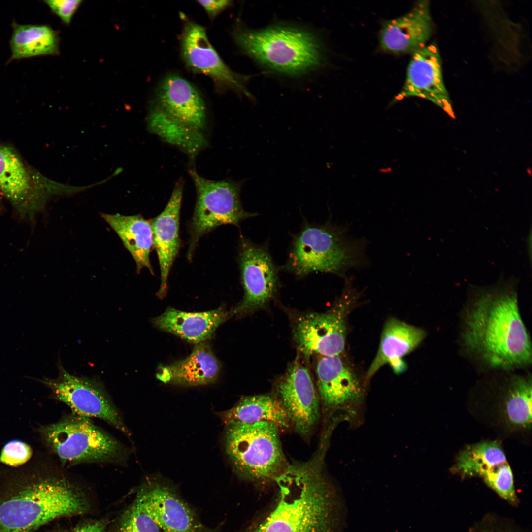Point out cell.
<instances>
[{"label":"cell","instance_id":"obj_24","mask_svg":"<svg viewBox=\"0 0 532 532\" xmlns=\"http://www.w3.org/2000/svg\"><path fill=\"white\" fill-rule=\"evenodd\" d=\"M220 368L210 347L201 342L185 359L161 367L156 377L164 383L186 386L205 385L216 380Z\"/></svg>","mask_w":532,"mask_h":532},{"label":"cell","instance_id":"obj_19","mask_svg":"<svg viewBox=\"0 0 532 532\" xmlns=\"http://www.w3.org/2000/svg\"><path fill=\"white\" fill-rule=\"evenodd\" d=\"M408 96L428 99L449 114L452 113L443 80L440 55L435 44L426 45L412 54L404 85L397 99Z\"/></svg>","mask_w":532,"mask_h":532},{"label":"cell","instance_id":"obj_32","mask_svg":"<svg viewBox=\"0 0 532 532\" xmlns=\"http://www.w3.org/2000/svg\"><path fill=\"white\" fill-rule=\"evenodd\" d=\"M471 532H525L499 518L488 515L473 528Z\"/></svg>","mask_w":532,"mask_h":532},{"label":"cell","instance_id":"obj_14","mask_svg":"<svg viewBox=\"0 0 532 532\" xmlns=\"http://www.w3.org/2000/svg\"><path fill=\"white\" fill-rule=\"evenodd\" d=\"M135 498L163 532H219L203 523L176 490L158 478L146 480Z\"/></svg>","mask_w":532,"mask_h":532},{"label":"cell","instance_id":"obj_28","mask_svg":"<svg viewBox=\"0 0 532 532\" xmlns=\"http://www.w3.org/2000/svg\"><path fill=\"white\" fill-rule=\"evenodd\" d=\"M9 61L33 57L55 55L59 51L57 32L43 24L12 23Z\"/></svg>","mask_w":532,"mask_h":532},{"label":"cell","instance_id":"obj_5","mask_svg":"<svg viewBox=\"0 0 532 532\" xmlns=\"http://www.w3.org/2000/svg\"><path fill=\"white\" fill-rule=\"evenodd\" d=\"M207 112L196 88L175 74L160 83L147 119L149 131L194 157L208 144Z\"/></svg>","mask_w":532,"mask_h":532},{"label":"cell","instance_id":"obj_9","mask_svg":"<svg viewBox=\"0 0 532 532\" xmlns=\"http://www.w3.org/2000/svg\"><path fill=\"white\" fill-rule=\"evenodd\" d=\"M83 190L47 178L28 166L13 147L0 143V192L23 218L32 220L52 197Z\"/></svg>","mask_w":532,"mask_h":532},{"label":"cell","instance_id":"obj_16","mask_svg":"<svg viewBox=\"0 0 532 532\" xmlns=\"http://www.w3.org/2000/svg\"><path fill=\"white\" fill-rule=\"evenodd\" d=\"M238 260L244 296L231 311L232 315L264 306L272 299L279 285L277 267L264 245L241 237Z\"/></svg>","mask_w":532,"mask_h":532},{"label":"cell","instance_id":"obj_30","mask_svg":"<svg viewBox=\"0 0 532 532\" xmlns=\"http://www.w3.org/2000/svg\"><path fill=\"white\" fill-rule=\"evenodd\" d=\"M32 454V449L27 444L19 440H12L3 447L0 455V463L18 466L27 462Z\"/></svg>","mask_w":532,"mask_h":532},{"label":"cell","instance_id":"obj_18","mask_svg":"<svg viewBox=\"0 0 532 532\" xmlns=\"http://www.w3.org/2000/svg\"><path fill=\"white\" fill-rule=\"evenodd\" d=\"M276 399L287 413L292 427L307 437L320 418L319 396L307 369L295 360L276 386Z\"/></svg>","mask_w":532,"mask_h":532},{"label":"cell","instance_id":"obj_21","mask_svg":"<svg viewBox=\"0 0 532 532\" xmlns=\"http://www.w3.org/2000/svg\"><path fill=\"white\" fill-rule=\"evenodd\" d=\"M432 32L428 0H420L411 10L387 21L380 33L382 49L394 53L413 54L426 45Z\"/></svg>","mask_w":532,"mask_h":532},{"label":"cell","instance_id":"obj_27","mask_svg":"<svg viewBox=\"0 0 532 532\" xmlns=\"http://www.w3.org/2000/svg\"><path fill=\"white\" fill-rule=\"evenodd\" d=\"M220 417L226 424L240 423L251 424L267 422L279 429L292 427L286 411L276 399L270 395L244 397L232 408L220 413Z\"/></svg>","mask_w":532,"mask_h":532},{"label":"cell","instance_id":"obj_34","mask_svg":"<svg viewBox=\"0 0 532 532\" xmlns=\"http://www.w3.org/2000/svg\"><path fill=\"white\" fill-rule=\"evenodd\" d=\"M106 524L103 521L89 522L69 529L53 532H105Z\"/></svg>","mask_w":532,"mask_h":532},{"label":"cell","instance_id":"obj_22","mask_svg":"<svg viewBox=\"0 0 532 532\" xmlns=\"http://www.w3.org/2000/svg\"><path fill=\"white\" fill-rule=\"evenodd\" d=\"M182 195V185L177 184L163 211L150 221L153 246L157 254L160 269L161 283L157 296L161 299L167 292L169 274L180 247L179 217Z\"/></svg>","mask_w":532,"mask_h":532},{"label":"cell","instance_id":"obj_17","mask_svg":"<svg viewBox=\"0 0 532 532\" xmlns=\"http://www.w3.org/2000/svg\"><path fill=\"white\" fill-rule=\"evenodd\" d=\"M180 47L182 60L193 71L209 77L221 89L235 91L251 98L246 88L247 78L232 70L223 62L209 42L203 27L186 22Z\"/></svg>","mask_w":532,"mask_h":532},{"label":"cell","instance_id":"obj_1","mask_svg":"<svg viewBox=\"0 0 532 532\" xmlns=\"http://www.w3.org/2000/svg\"><path fill=\"white\" fill-rule=\"evenodd\" d=\"M516 279L474 287L466 313V348L491 368L509 370L532 362L531 342L519 312Z\"/></svg>","mask_w":532,"mask_h":532},{"label":"cell","instance_id":"obj_4","mask_svg":"<svg viewBox=\"0 0 532 532\" xmlns=\"http://www.w3.org/2000/svg\"><path fill=\"white\" fill-rule=\"evenodd\" d=\"M233 36L244 54L281 75L301 76L318 69L324 62L320 40L301 28L273 25L253 29L239 25Z\"/></svg>","mask_w":532,"mask_h":532},{"label":"cell","instance_id":"obj_8","mask_svg":"<svg viewBox=\"0 0 532 532\" xmlns=\"http://www.w3.org/2000/svg\"><path fill=\"white\" fill-rule=\"evenodd\" d=\"M40 432L46 445L64 465L119 463L128 456L121 443L89 418L73 413L42 426Z\"/></svg>","mask_w":532,"mask_h":532},{"label":"cell","instance_id":"obj_15","mask_svg":"<svg viewBox=\"0 0 532 532\" xmlns=\"http://www.w3.org/2000/svg\"><path fill=\"white\" fill-rule=\"evenodd\" d=\"M351 280H346L343 305L325 313H310L299 316L293 329V337L299 350L306 357L339 356L344 351L346 325L343 311L353 295Z\"/></svg>","mask_w":532,"mask_h":532},{"label":"cell","instance_id":"obj_26","mask_svg":"<svg viewBox=\"0 0 532 532\" xmlns=\"http://www.w3.org/2000/svg\"><path fill=\"white\" fill-rule=\"evenodd\" d=\"M102 218L121 238L136 265L137 272L147 268L154 274L150 260L153 235L150 221L141 215L125 216L102 213Z\"/></svg>","mask_w":532,"mask_h":532},{"label":"cell","instance_id":"obj_12","mask_svg":"<svg viewBox=\"0 0 532 532\" xmlns=\"http://www.w3.org/2000/svg\"><path fill=\"white\" fill-rule=\"evenodd\" d=\"M469 407L482 422L501 433L528 435L532 429L531 378L512 376L493 395Z\"/></svg>","mask_w":532,"mask_h":532},{"label":"cell","instance_id":"obj_6","mask_svg":"<svg viewBox=\"0 0 532 532\" xmlns=\"http://www.w3.org/2000/svg\"><path fill=\"white\" fill-rule=\"evenodd\" d=\"M343 226L305 225L294 236L284 268L298 277L315 272L343 276L367 264L366 241L348 235Z\"/></svg>","mask_w":532,"mask_h":532},{"label":"cell","instance_id":"obj_3","mask_svg":"<svg viewBox=\"0 0 532 532\" xmlns=\"http://www.w3.org/2000/svg\"><path fill=\"white\" fill-rule=\"evenodd\" d=\"M83 491L62 475H23L0 484V532H34L63 517L82 515Z\"/></svg>","mask_w":532,"mask_h":532},{"label":"cell","instance_id":"obj_11","mask_svg":"<svg viewBox=\"0 0 532 532\" xmlns=\"http://www.w3.org/2000/svg\"><path fill=\"white\" fill-rule=\"evenodd\" d=\"M56 366L58 370L56 378L34 379L51 390L52 398L66 404L73 414L89 419H100L129 434L120 413L99 379L70 374L60 359Z\"/></svg>","mask_w":532,"mask_h":532},{"label":"cell","instance_id":"obj_7","mask_svg":"<svg viewBox=\"0 0 532 532\" xmlns=\"http://www.w3.org/2000/svg\"><path fill=\"white\" fill-rule=\"evenodd\" d=\"M226 425L225 451L237 475L258 484L274 482L289 463L283 451L278 429L267 422Z\"/></svg>","mask_w":532,"mask_h":532},{"label":"cell","instance_id":"obj_25","mask_svg":"<svg viewBox=\"0 0 532 532\" xmlns=\"http://www.w3.org/2000/svg\"><path fill=\"white\" fill-rule=\"evenodd\" d=\"M426 336L421 328L396 318L386 322L381 334L379 348L367 373L372 376L383 366H391L402 361V357L417 347Z\"/></svg>","mask_w":532,"mask_h":532},{"label":"cell","instance_id":"obj_10","mask_svg":"<svg viewBox=\"0 0 532 532\" xmlns=\"http://www.w3.org/2000/svg\"><path fill=\"white\" fill-rule=\"evenodd\" d=\"M190 174L196 188L197 200L189 225L187 254L189 260L203 235L219 226H238L242 221L257 215L243 209L240 199V183L207 179L193 169L190 171Z\"/></svg>","mask_w":532,"mask_h":532},{"label":"cell","instance_id":"obj_31","mask_svg":"<svg viewBox=\"0 0 532 532\" xmlns=\"http://www.w3.org/2000/svg\"><path fill=\"white\" fill-rule=\"evenodd\" d=\"M51 11L64 23L68 25L81 4V0H50L44 1Z\"/></svg>","mask_w":532,"mask_h":532},{"label":"cell","instance_id":"obj_35","mask_svg":"<svg viewBox=\"0 0 532 532\" xmlns=\"http://www.w3.org/2000/svg\"><path fill=\"white\" fill-rule=\"evenodd\" d=\"M2 195L1 194V192H0V209H1V201H2V198L1 197H2Z\"/></svg>","mask_w":532,"mask_h":532},{"label":"cell","instance_id":"obj_29","mask_svg":"<svg viewBox=\"0 0 532 532\" xmlns=\"http://www.w3.org/2000/svg\"><path fill=\"white\" fill-rule=\"evenodd\" d=\"M161 530L135 499L119 520L116 532H161Z\"/></svg>","mask_w":532,"mask_h":532},{"label":"cell","instance_id":"obj_23","mask_svg":"<svg viewBox=\"0 0 532 532\" xmlns=\"http://www.w3.org/2000/svg\"><path fill=\"white\" fill-rule=\"evenodd\" d=\"M232 314L223 307L202 312H186L168 308L153 318L154 326L191 343H200L211 338L217 327Z\"/></svg>","mask_w":532,"mask_h":532},{"label":"cell","instance_id":"obj_2","mask_svg":"<svg viewBox=\"0 0 532 532\" xmlns=\"http://www.w3.org/2000/svg\"><path fill=\"white\" fill-rule=\"evenodd\" d=\"M313 457L289 464L275 480L271 508L243 532H342V507L324 469Z\"/></svg>","mask_w":532,"mask_h":532},{"label":"cell","instance_id":"obj_20","mask_svg":"<svg viewBox=\"0 0 532 532\" xmlns=\"http://www.w3.org/2000/svg\"><path fill=\"white\" fill-rule=\"evenodd\" d=\"M316 371L319 397L326 410L353 406L362 399L359 379L339 356H321Z\"/></svg>","mask_w":532,"mask_h":532},{"label":"cell","instance_id":"obj_33","mask_svg":"<svg viewBox=\"0 0 532 532\" xmlns=\"http://www.w3.org/2000/svg\"><path fill=\"white\" fill-rule=\"evenodd\" d=\"M197 2L211 18H215L232 4V1L228 0H198Z\"/></svg>","mask_w":532,"mask_h":532},{"label":"cell","instance_id":"obj_13","mask_svg":"<svg viewBox=\"0 0 532 532\" xmlns=\"http://www.w3.org/2000/svg\"><path fill=\"white\" fill-rule=\"evenodd\" d=\"M451 470L464 478L478 477L509 504L519 503L512 471L499 442L485 440L465 446Z\"/></svg>","mask_w":532,"mask_h":532}]
</instances>
